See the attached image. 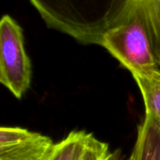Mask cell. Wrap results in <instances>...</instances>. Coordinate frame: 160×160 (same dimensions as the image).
Returning a JSON list of instances; mask_svg holds the SVG:
<instances>
[{
  "label": "cell",
  "mask_w": 160,
  "mask_h": 160,
  "mask_svg": "<svg viewBox=\"0 0 160 160\" xmlns=\"http://www.w3.org/2000/svg\"><path fill=\"white\" fill-rule=\"evenodd\" d=\"M49 26L84 43L99 44L139 0H30Z\"/></svg>",
  "instance_id": "cell-1"
},
{
  "label": "cell",
  "mask_w": 160,
  "mask_h": 160,
  "mask_svg": "<svg viewBox=\"0 0 160 160\" xmlns=\"http://www.w3.org/2000/svg\"><path fill=\"white\" fill-rule=\"evenodd\" d=\"M100 45L132 74L160 69L148 40L138 2L121 23L103 36Z\"/></svg>",
  "instance_id": "cell-2"
},
{
  "label": "cell",
  "mask_w": 160,
  "mask_h": 160,
  "mask_svg": "<svg viewBox=\"0 0 160 160\" xmlns=\"http://www.w3.org/2000/svg\"><path fill=\"white\" fill-rule=\"evenodd\" d=\"M0 82L17 98L22 97L31 82V64L22 31L8 15L0 22Z\"/></svg>",
  "instance_id": "cell-3"
},
{
  "label": "cell",
  "mask_w": 160,
  "mask_h": 160,
  "mask_svg": "<svg viewBox=\"0 0 160 160\" xmlns=\"http://www.w3.org/2000/svg\"><path fill=\"white\" fill-rule=\"evenodd\" d=\"M54 144L49 137L25 128H0V160H48Z\"/></svg>",
  "instance_id": "cell-4"
},
{
  "label": "cell",
  "mask_w": 160,
  "mask_h": 160,
  "mask_svg": "<svg viewBox=\"0 0 160 160\" xmlns=\"http://www.w3.org/2000/svg\"><path fill=\"white\" fill-rule=\"evenodd\" d=\"M132 160H160V122L150 113L138 128Z\"/></svg>",
  "instance_id": "cell-5"
},
{
  "label": "cell",
  "mask_w": 160,
  "mask_h": 160,
  "mask_svg": "<svg viewBox=\"0 0 160 160\" xmlns=\"http://www.w3.org/2000/svg\"><path fill=\"white\" fill-rule=\"evenodd\" d=\"M95 137L83 130L71 131L63 141L54 144L48 160H80Z\"/></svg>",
  "instance_id": "cell-6"
},
{
  "label": "cell",
  "mask_w": 160,
  "mask_h": 160,
  "mask_svg": "<svg viewBox=\"0 0 160 160\" xmlns=\"http://www.w3.org/2000/svg\"><path fill=\"white\" fill-rule=\"evenodd\" d=\"M132 75L143 98L145 113L152 114L160 122V69Z\"/></svg>",
  "instance_id": "cell-7"
},
{
  "label": "cell",
  "mask_w": 160,
  "mask_h": 160,
  "mask_svg": "<svg viewBox=\"0 0 160 160\" xmlns=\"http://www.w3.org/2000/svg\"><path fill=\"white\" fill-rule=\"evenodd\" d=\"M109 153L108 144L95 138L80 160H105Z\"/></svg>",
  "instance_id": "cell-8"
},
{
  "label": "cell",
  "mask_w": 160,
  "mask_h": 160,
  "mask_svg": "<svg viewBox=\"0 0 160 160\" xmlns=\"http://www.w3.org/2000/svg\"><path fill=\"white\" fill-rule=\"evenodd\" d=\"M105 160H132V158L129 157L128 158H127L121 154L119 150H116L114 152H110Z\"/></svg>",
  "instance_id": "cell-9"
}]
</instances>
